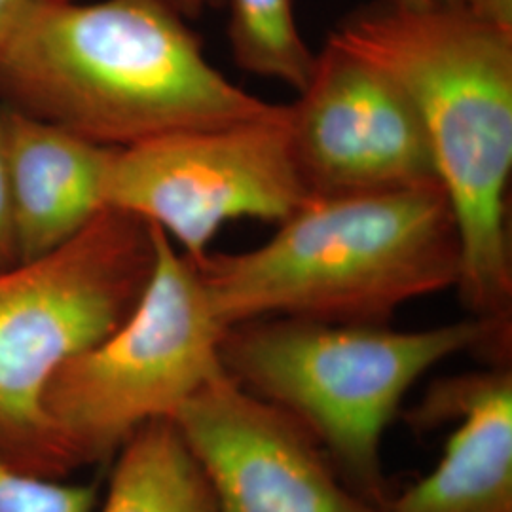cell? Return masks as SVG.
<instances>
[{"instance_id": "cell-1", "label": "cell", "mask_w": 512, "mask_h": 512, "mask_svg": "<svg viewBox=\"0 0 512 512\" xmlns=\"http://www.w3.org/2000/svg\"><path fill=\"white\" fill-rule=\"evenodd\" d=\"M0 105L112 148L289 110L213 67L169 0H33L0 48Z\"/></svg>"}, {"instance_id": "cell-2", "label": "cell", "mask_w": 512, "mask_h": 512, "mask_svg": "<svg viewBox=\"0 0 512 512\" xmlns=\"http://www.w3.org/2000/svg\"><path fill=\"white\" fill-rule=\"evenodd\" d=\"M330 40L408 95L458 224L461 300L511 332L512 27L439 2L391 4L353 16Z\"/></svg>"}, {"instance_id": "cell-3", "label": "cell", "mask_w": 512, "mask_h": 512, "mask_svg": "<svg viewBox=\"0 0 512 512\" xmlns=\"http://www.w3.org/2000/svg\"><path fill=\"white\" fill-rule=\"evenodd\" d=\"M192 262L222 327L260 317L385 325L404 304L458 285L461 243L435 184L313 198L264 245Z\"/></svg>"}, {"instance_id": "cell-4", "label": "cell", "mask_w": 512, "mask_h": 512, "mask_svg": "<svg viewBox=\"0 0 512 512\" xmlns=\"http://www.w3.org/2000/svg\"><path fill=\"white\" fill-rule=\"evenodd\" d=\"M509 346L511 332L476 317L408 332L260 317L224 329L219 359L243 389L302 423L349 488L384 509L382 440L408 389L456 353L505 357Z\"/></svg>"}, {"instance_id": "cell-5", "label": "cell", "mask_w": 512, "mask_h": 512, "mask_svg": "<svg viewBox=\"0 0 512 512\" xmlns=\"http://www.w3.org/2000/svg\"><path fill=\"white\" fill-rule=\"evenodd\" d=\"M156 262L128 319L54 374L42 397L44 469L107 458L222 370V327L196 264L154 226Z\"/></svg>"}, {"instance_id": "cell-6", "label": "cell", "mask_w": 512, "mask_h": 512, "mask_svg": "<svg viewBox=\"0 0 512 512\" xmlns=\"http://www.w3.org/2000/svg\"><path fill=\"white\" fill-rule=\"evenodd\" d=\"M154 262L152 224L105 207L59 249L0 272V454L44 473L46 387L128 319Z\"/></svg>"}, {"instance_id": "cell-7", "label": "cell", "mask_w": 512, "mask_h": 512, "mask_svg": "<svg viewBox=\"0 0 512 512\" xmlns=\"http://www.w3.org/2000/svg\"><path fill=\"white\" fill-rule=\"evenodd\" d=\"M283 118L167 133L116 148L105 203L162 228L190 260L238 219L277 222L310 202Z\"/></svg>"}, {"instance_id": "cell-8", "label": "cell", "mask_w": 512, "mask_h": 512, "mask_svg": "<svg viewBox=\"0 0 512 512\" xmlns=\"http://www.w3.org/2000/svg\"><path fill=\"white\" fill-rule=\"evenodd\" d=\"M298 95L289 137L311 200L440 184L414 105L365 57L329 38Z\"/></svg>"}, {"instance_id": "cell-9", "label": "cell", "mask_w": 512, "mask_h": 512, "mask_svg": "<svg viewBox=\"0 0 512 512\" xmlns=\"http://www.w3.org/2000/svg\"><path fill=\"white\" fill-rule=\"evenodd\" d=\"M171 421L200 463L219 512H384L351 490L321 444L224 368Z\"/></svg>"}, {"instance_id": "cell-10", "label": "cell", "mask_w": 512, "mask_h": 512, "mask_svg": "<svg viewBox=\"0 0 512 512\" xmlns=\"http://www.w3.org/2000/svg\"><path fill=\"white\" fill-rule=\"evenodd\" d=\"M425 416H459L437 469L384 512H512V374L503 365L440 382Z\"/></svg>"}, {"instance_id": "cell-11", "label": "cell", "mask_w": 512, "mask_h": 512, "mask_svg": "<svg viewBox=\"0 0 512 512\" xmlns=\"http://www.w3.org/2000/svg\"><path fill=\"white\" fill-rule=\"evenodd\" d=\"M8 154L18 262L76 238L105 207L116 148L8 109Z\"/></svg>"}, {"instance_id": "cell-12", "label": "cell", "mask_w": 512, "mask_h": 512, "mask_svg": "<svg viewBox=\"0 0 512 512\" xmlns=\"http://www.w3.org/2000/svg\"><path fill=\"white\" fill-rule=\"evenodd\" d=\"M101 512H219L200 463L171 420L137 429L122 448Z\"/></svg>"}, {"instance_id": "cell-13", "label": "cell", "mask_w": 512, "mask_h": 512, "mask_svg": "<svg viewBox=\"0 0 512 512\" xmlns=\"http://www.w3.org/2000/svg\"><path fill=\"white\" fill-rule=\"evenodd\" d=\"M228 40L241 71L279 80L296 92L310 82L315 54L296 23L294 0H226Z\"/></svg>"}, {"instance_id": "cell-14", "label": "cell", "mask_w": 512, "mask_h": 512, "mask_svg": "<svg viewBox=\"0 0 512 512\" xmlns=\"http://www.w3.org/2000/svg\"><path fill=\"white\" fill-rule=\"evenodd\" d=\"M95 484H69L38 475L0 454V512H93Z\"/></svg>"}, {"instance_id": "cell-15", "label": "cell", "mask_w": 512, "mask_h": 512, "mask_svg": "<svg viewBox=\"0 0 512 512\" xmlns=\"http://www.w3.org/2000/svg\"><path fill=\"white\" fill-rule=\"evenodd\" d=\"M18 264L8 154V110L0 105V272Z\"/></svg>"}, {"instance_id": "cell-16", "label": "cell", "mask_w": 512, "mask_h": 512, "mask_svg": "<svg viewBox=\"0 0 512 512\" xmlns=\"http://www.w3.org/2000/svg\"><path fill=\"white\" fill-rule=\"evenodd\" d=\"M439 4L512 27V0H437Z\"/></svg>"}, {"instance_id": "cell-17", "label": "cell", "mask_w": 512, "mask_h": 512, "mask_svg": "<svg viewBox=\"0 0 512 512\" xmlns=\"http://www.w3.org/2000/svg\"><path fill=\"white\" fill-rule=\"evenodd\" d=\"M33 0H0V48L12 37Z\"/></svg>"}, {"instance_id": "cell-18", "label": "cell", "mask_w": 512, "mask_h": 512, "mask_svg": "<svg viewBox=\"0 0 512 512\" xmlns=\"http://www.w3.org/2000/svg\"><path fill=\"white\" fill-rule=\"evenodd\" d=\"M184 18H198L207 10H219L226 0H169Z\"/></svg>"}, {"instance_id": "cell-19", "label": "cell", "mask_w": 512, "mask_h": 512, "mask_svg": "<svg viewBox=\"0 0 512 512\" xmlns=\"http://www.w3.org/2000/svg\"><path fill=\"white\" fill-rule=\"evenodd\" d=\"M395 6H406V8H425L437 4V0H389Z\"/></svg>"}]
</instances>
